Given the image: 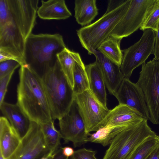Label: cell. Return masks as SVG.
<instances>
[{"label": "cell", "instance_id": "5", "mask_svg": "<svg viewBox=\"0 0 159 159\" xmlns=\"http://www.w3.org/2000/svg\"><path fill=\"white\" fill-rule=\"evenodd\" d=\"M144 119L124 129L114 138L102 159H129L137 147L148 137L156 134Z\"/></svg>", "mask_w": 159, "mask_h": 159}, {"label": "cell", "instance_id": "24", "mask_svg": "<svg viewBox=\"0 0 159 159\" xmlns=\"http://www.w3.org/2000/svg\"><path fill=\"white\" fill-rule=\"evenodd\" d=\"M128 126H114L107 125L102 127L94 133L90 134L86 140L99 143L103 146L110 144L115 137Z\"/></svg>", "mask_w": 159, "mask_h": 159}, {"label": "cell", "instance_id": "22", "mask_svg": "<svg viewBox=\"0 0 159 159\" xmlns=\"http://www.w3.org/2000/svg\"><path fill=\"white\" fill-rule=\"evenodd\" d=\"M122 39L110 36L101 44L97 49L120 66L123 57V50L120 48Z\"/></svg>", "mask_w": 159, "mask_h": 159}, {"label": "cell", "instance_id": "18", "mask_svg": "<svg viewBox=\"0 0 159 159\" xmlns=\"http://www.w3.org/2000/svg\"><path fill=\"white\" fill-rule=\"evenodd\" d=\"M21 139L8 120L0 118V152L5 159L9 157L19 146Z\"/></svg>", "mask_w": 159, "mask_h": 159}, {"label": "cell", "instance_id": "23", "mask_svg": "<svg viewBox=\"0 0 159 159\" xmlns=\"http://www.w3.org/2000/svg\"><path fill=\"white\" fill-rule=\"evenodd\" d=\"M80 57L79 53L71 51L66 47L57 55L61 69L73 89L75 64Z\"/></svg>", "mask_w": 159, "mask_h": 159}, {"label": "cell", "instance_id": "33", "mask_svg": "<svg viewBox=\"0 0 159 159\" xmlns=\"http://www.w3.org/2000/svg\"><path fill=\"white\" fill-rule=\"evenodd\" d=\"M153 54L154 57L152 60L159 61V23L158 30L156 32V38Z\"/></svg>", "mask_w": 159, "mask_h": 159}, {"label": "cell", "instance_id": "38", "mask_svg": "<svg viewBox=\"0 0 159 159\" xmlns=\"http://www.w3.org/2000/svg\"><path fill=\"white\" fill-rule=\"evenodd\" d=\"M67 159H69V158H68Z\"/></svg>", "mask_w": 159, "mask_h": 159}, {"label": "cell", "instance_id": "2", "mask_svg": "<svg viewBox=\"0 0 159 159\" xmlns=\"http://www.w3.org/2000/svg\"><path fill=\"white\" fill-rule=\"evenodd\" d=\"M66 48L59 34H31L26 41L25 65L41 78L58 61L57 55Z\"/></svg>", "mask_w": 159, "mask_h": 159}, {"label": "cell", "instance_id": "10", "mask_svg": "<svg viewBox=\"0 0 159 159\" xmlns=\"http://www.w3.org/2000/svg\"><path fill=\"white\" fill-rule=\"evenodd\" d=\"M156 0H131L129 8L110 36L122 39L141 27L149 7Z\"/></svg>", "mask_w": 159, "mask_h": 159}, {"label": "cell", "instance_id": "4", "mask_svg": "<svg viewBox=\"0 0 159 159\" xmlns=\"http://www.w3.org/2000/svg\"><path fill=\"white\" fill-rule=\"evenodd\" d=\"M41 78L52 119L59 120L68 111L74 101L73 89L58 60Z\"/></svg>", "mask_w": 159, "mask_h": 159}, {"label": "cell", "instance_id": "17", "mask_svg": "<svg viewBox=\"0 0 159 159\" xmlns=\"http://www.w3.org/2000/svg\"><path fill=\"white\" fill-rule=\"evenodd\" d=\"M2 114L22 139L29 131L32 121L16 103L4 102L0 105Z\"/></svg>", "mask_w": 159, "mask_h": 159}, {"label": "cell", "instance_id": "19", "mask_svg": "<svg viewBox=\"0 0 159 159\" xmlns=\"http://www.w3.org/2000/svg\"><path fill=\"white\" fill-rule=\"evenodd\" d=\"M89 82V90L94 97L105 107L107 94L105 81L98 62L85 66Z\"/></svg>", "mask_w": 159, "mask_h": 159}, {"label": "cell", "instance_id": "20", "mask_svg": "<svg viewBox=\"0 0 159 159\" xmlns=\"http://www.w3.org/2000/svg\"><path fill=\"white\" fill-rule=\"evenodd\" d=\"M41 5L38 8L37 14L43 20H65L72 14L64 0L41 1Z\"/></svg>", "mask_w": 159, "mask_h": 159}, {"label": "cell", "instance_id": "26", "mask_svg": "<svg viewBox=\"0 0 159 159\" xmlns=\"http://www.w3.org/2000/svg\"><path fill=\"white\" fill-rule=\"evenodd\" d=\"M54 120L40 124L47 146L50 151V154H53L59 148L60 145V133L55 128Z\"/></svg>", "mask_w": 159, "mask_h": 159}, {"label": "cell", "instance_id": "6", "mask_svg": "<svg viewBox=\"0 0 159 159\" xmlns=\"http://www.w3.org/2000/svg\"><path fill=\"white\" fill-rule=\"evenodd\" d=\"M139 74L136 83L144 94L149 120L159 124V61L152 60L143 63Z\"/></svg>", "mask_w": 159, "mask_h": 159}, {"label": "cell", "instance_id": "37", "mask_svg": "<svg viewBox=\"0 0 159 159\" xmlns=\"http://www.w3.org/2000/svg\"><path fill=\"white\" fill-rule=\"evenodd\" d=\"M0 159H5L1 152H0Z\"/></svg>", "mask_w": 159, "mask_h": 159}, {"label": "cell", "instance_id": "35", "mask_svg": "<svg viewBox=\"0 0 159 159\" xmlns=\"http://www.w3.org/2000/svg\"><path fill=\"white\" fill-rule=\"evenodd\" d=\"M68 157L65 156L62 153L61 148L54 153L52 159H67Z\"/></svg>", "mask_w": 159, "mask_h": 159}, {"label": "cell", "instance_id": "14", "mask_svg": "<svg viewBox=\"0 0 159 159\" xmlns=\"http://www.w3.org/2000/svg\"><path fill=\"white\" fill-rule=\"evenodd\" d=\"M26 40L13 22L0 26V51L14 57L21 66L24 58Z\"/></svg>", "mask_w": 159, "mask_h": 159}, {"label": "cell", "instance_id": "3", "mask_svg": "<svg viewBox=\"0 0 159 159\" xmlns=\"http://www.w3.org/2000/svg\"><path fill=\"white\" fill-rule=\"evenodd\" d=\"M131 0H111L103 15L93 23L77 30L82 46L91 55L110 35L118 23L128 10Z\"/></svg>", "mask_w": 159, "mask_h": 159}, {"label": "cell", "instance_id": "1", "mask_svg": "<svg viewBox=\"0 0 159 159\" xmlns=\"http://www.w3.org/2000/svg\"><path fill=\"white\" fill-rule=\"evenodd\" d=\"M17 102L32 121L40 124L53 120L41 78L27 65L21 66Z\"/></svg>", "mask_w": 159, "mask_h": 159}, {"label": "cell", "instance_id": "13", "mask_svg": "<svg viewBox=\"0 0 159 159\" xmlns=\"http://www.w3.org/2000/svg\"><path fill=\"white\" fill-rule=\"evenodd\" d=\"M119 104L128 106L144 119L149 120V111L143 92L137 83L124 78L114 95Z\"/></svg>", "mask_w": 159, "mask_h": 159}, {"label": "cell", "instance_id": "32", "mask_svg": "<svg viewBox=\"0 0 159 159\" xmlns=\"http://www.w3.org/2000/svg\"><path fill=\"white\" fill-rule=\"evenodd\" d=\"M14 71L0 79V105L4 102L9 83Z\"/></svg>", "mask_w": 159, "mask_h": 159}, {"label": "cell", "instance_id": "27", "mask_svg": "<svg viewBox=\"0 0 159 159\" xmlns=\"http://www.w3.org/2000/svg\"><path fill=\"white\" fill-rule=\"evenodd\" d=\"M159 145V136H150L137 147L129 159H146Z\"/></svg>", "mask_w": 159, "mask_h": 159}, {"label": "cell", "instance_id": "25", "mask_svg": "<svg viewBox=\"0 0 159 159\" xmlns=\"http://www.w3.org/2000/svg\"><path fill=\"white\" fill-rule=\"evenodd\" d=\"M74 95L89 90V85L85 67L80 57L76 61L74 72Z\"/></svg>", "mask_w": 159, "mask_h": 159}, {"label": "cell", "instance_id": "30", "mask_svg": "<svg viewBox=\"0 0 159 159\" xmlns=\"http://www.w3.org/2000/svg\"><path fill=\"white\" fill-rule=\"evenodd\" d=\"M96 154L95 151L84 148L75 151L70 159H97Z\"/></svg>", "mask_w": 159, "mask_h": 159}, {"label": "cell", "instance_id": "15", "mask_svg": "<svg viewBox=\"0 0 159 159\" xmlns=\"http://www.w3.org/2000/svg\"><path fill=\"white\" fill-rule=\"evenodd\" d=\"M91 54L95 56L99 65L106 88L114 95L124 79L120 66L98 50L93 51Z\"/></svg>", "mask_w": 159, "mask_h": 159}, {"label": "cell", "instance_id": "28", "mask_svg": "<svg viewBox=\"0 0 159 159\" xmlns=\"http://www.w3.org/2000/svg\"><path fill=\"white\" fill-rule=\"evenodd\" d=\"M159 23V0H156L148 9L143 23L139 29L143 31L151 29L157 32Z\"/></svg>", "mask_w": 159, "mask_h": 159}, {"label": "cell", "instance_id": "29", "mask_svg": "<svg viewBox=\"0 0 159 159\" xmlns=\"http://www.w3.org/2000/svg\"><path fill=\"white\" fill-rule=\"evenodd\" d=\"M21 66L20 63L14 60H10L0 62V79L1 78Z\"/></svg>", "mask_w": 159, "mask_h": 159}, {"label": "cell", "instance_id": "31", "mask_svg": "<svg viewBox=\"0 0 159 159\" xmlns=\"http://www.w3.org/2000/svg\"><path fill=\"white\" fill-rule=\"evenodd\" d=\"M10 11L7 0H0V26L9 21Z\"/></svg>", "mask_w": 159, "mask_h": 159}, {"label": "cell", "instance_id": "34", "mask_svg": "<svg viewBox=\"0 0 159 159\" xmlns=\"http://www.w3.org/2000/svg\"><path fill=\"white\" fill-rule=\"evenodd\" d=\"M63 155L66 157H70L73 155L75 151L73 149L70 147L67 146L61 148Z\"/></svg>", "mask_w": 159, "mask_h": 159}, {"label": "cell", "instance_id": "7", "mask_svg": "<svg viewBox=\"0 0 159 159\" xmlns=\"http://www.w3.org/2000/svg\"><path fill=\"white\" fill-rule=\"evenodd\" d=\"M143 31L139 41L123 50L120 69L124 78L129 79L134 70L145 63L149 56L153 54L156 32L149 29Z\"/></svg>", "mask_w": 159, "mask_h": 159}, {"label": "cell", "instance_id": "12", "mask_svg": "<svg viewBox=\"0 0 159 159\" xmlns=\"http://www.w3.org/2000/svg\"><path fill=\"white\" fill-rule=\"evenodd\" d=\"M11 21L26 41L36 23L39 0H7Z\"/></svg>", "mask_w": 159, "mask_h": 159}, {"label": "cell", "instance_id": "16", "mask_svg": "<svg viewBox=\"0 0 159 159\" xmlns=\"http://www.w3.org/2000/svg\"><path fill=\"white\" fill-rule=\"evenodd\" d=\"M144 119L128 106L119 104L108 113L100 124L99 128L105 126H129L137 124Z\"/></svg>", "mask_w": 159, "mask_h": 159}, {"label": "cell", "instance_id": "36", "mask_svg": "<svg viewBox=\"0 0 159 159\" xmlns=\"http://www.w3.org/2000/svg\"><path fill=\"white\" fill-rule=\"evenodd\" d=\"M146 159H159V145Z\"/></svg>", "mask_w": 159, "mask_h": 159}, {"label": "cell", "instance_id": "11", "mask_svg": "<svg viewBox=\"0 0 159 159\" xmlns=\"http://www.w3.org/2000/svg\"><path fill=\"white\" fill-rule=\"evenodd\" d=\"M74 100L84 122L87 132L96 131L110 110L104 106L90 90L74 95Z\"/></svg>", "mask_w": 159, "mask_h": 159}, {"label": "cell", "instance_id": "21", "mask_svg": "<svg viewBox=\"0 0 159 159\" xmlns=\"http://www.w3.org/2000/svg\"><path fill=\"white\" fill-rule=\"evenodd\" d=\"M95 0H76L75 1V17L82 26L89 25L98 14Z\"/></svg>", "mask_w": 159, "mask_h": 159}, {"label": "cell", "instance_id": "8", "mask_svg": "<svg viewBox=\"0 0 159 159\" xmlns=\"http://www.w3.org/2000/svg\"><path fill=\"white\" fill-rule=\"evenodd\" d=\"M40 125L32 121L30 127L14 152L7 159H43L50 153Z\"/></svg>", "mask_w": 159, "mask_h": 159}, {"label": "cell", "instance_id": "9", "mask_svg": "<svg viewBox=\"0 0 159 159\" xmlns=\"http://www.w3.org/2000/svg\"><path fill=\"white\" fill-rule=\"evenodd\" d=\"M58 120L59 131L64 143L71 142L76 147L87 143L90 134L86 131L84 122L74 100L68 111Z\"/></svg>", "mask_w": 159, "mask_h": 159}]
</instances>
